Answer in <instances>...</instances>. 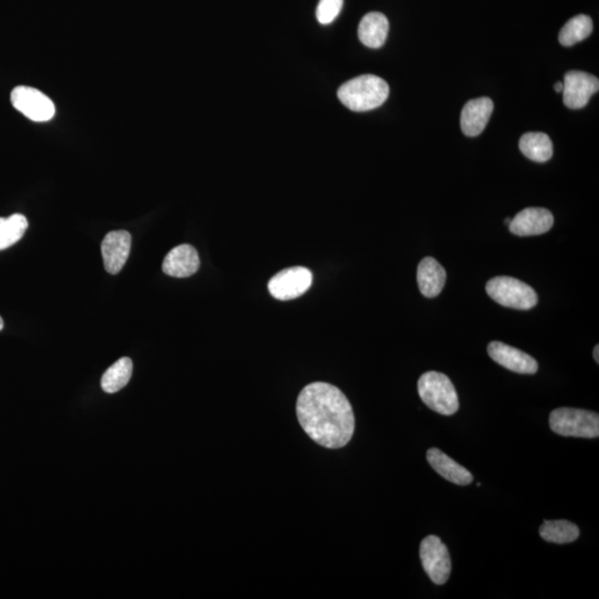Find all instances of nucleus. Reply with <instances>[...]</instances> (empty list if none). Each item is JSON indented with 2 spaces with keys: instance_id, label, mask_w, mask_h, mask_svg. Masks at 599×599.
Here are the masks:
<instances>
[{
  "instance_id": "4",
  "label": "nucleus",
  "mask_w": 599,
  "mask_h": 599,
  "mask_svg": "<svg viewBox=\"0 0 599 599\" xmlns=\"http://www.w3.org/2000/svg\"><path fill=\"white\" fill-rule=\"evenodd\" d=\"M549 427L558 436L595 438L599 437V416L586 409L559 408L549 416Z\"/></svg>"
},
{
  "instance_id": "3",
  "label": "nucleus",
  "mask_w": 599,
  "mask_h": 599,
  "mask_svg": "<svg viewBox=\"0 0 599 599\" xmlns=\"http://www.w3.org/2000/svg\"><path fill=\"white\" fill-rule=\"evenodd\" d=\"M419 397L427 407L442 416H453L458 411L459 402L456 388L446 374L429 371L418 379Z\"/></svg>"
},
{
  "instance_id": "14",
  "label": "nucleus",
  "mask_w": 599,
  "mask_h": 599,
  "mask_svg": "<svg viewBox=\"0 0 599 599\" xmlns=\"http://www.w3.org/2000/svg\"><path fill=\"white\" fill-rule=\"evenodd\" d=\"M492 99L482 97L469 100L461 113L462 132L467 137H476L483 133L493 113Z\"/></svg>"
},
{
  "instance_id": "15",
  "label": "nucleus",
  "mask_w": 599,
  "mask_h": 599,
  "mask_svg": "<svg viewBox=\"0 0 599 599\" xmlns=\"http://www.w3.org/2000/svg\"><path fill=\"white\" fill-rule=\"evenodd\" d=\"M419 291L428 299L436 298L442 292L447 281V271L436 259L424 258L417 268Z\"/></svg>"
},
{
  "instance_id": "21",
  "label": "nucleus",
  "mask_w": 599,
  "mask_h": 599,
  "mask_svg": "<svg viewBox=\"0 0 599 599\" xmlns=\"http://www.w3.org/2000/svg\"><path fill=\"white\" fill-rule=\"evenodd\" d=\"M593 32V20L586 15H578V16L568 20L559 33V43L565 47H571L573 44L583 42Z\"/></svg>"
},
{
  "instance_id": "18",
  "label": "nucleus",
  "mask_w": 599,
  "mask_h": 599,
  "mask_svg": "<svg viewBox=\"0 0 599 599\" xmlns=\"http://www.w3.org/2000/svg\"><path fill=\"white\" fill-rule=\"evenodd\" d=\"M519 149L535 162H546L553 156V142L544 133H527L519 140Z\"/></svg>"
},
{
  "instance_id": "1",
  "label": "nucleus",
  "mask_w": 599,
  "mask_h": 599,
  "mask_svg": "<svg viewBox=\"0 0 599 599\" xmlns=\"http://www.w3.org/2000/svg\"><path fill=\"white\" fill-rule=\"evenodd\" d=\"M297 416L304 432L327 448L346 447L356 428L351 403L341 389L329 383L314 382L302 389Z\"/></svg>"
},
{
  "instance_id": "24",
  "label": "nucleus",
  "mask_w": 599,
  "mask_h": 599,
  "mask_svg": "<svg viewBox=\"0 0 599 599\" xmlns=\"http://www.w3.org/2000/svg\"><path fill=\"white\" fill-rule=\"evenodd\" d=\"M554 89H555L556 93H563L564 83H556L555 84H554Z\"/></svg>"
},
{
  "instance_id": "10",
  "label": "nucleus",
  "mask_w": 599,
  "mask_h": 599,
  "mask_svg": "<svg viewBox=\"0 0 599 599\" xmlns=\"http://www.w3.org/2000/svg\"><path fill=\"white\" fill-rule=\"evenodd\" d=\"M487 352L493 361L509 371L518 374H535L537 372L538 363L535 358L506 343L493 341L488 344Z\"/></svg>"
},
{
  "instance_id": "12",
  "label": "nucleus",
  "mask_w": 599,
  "mask_h": 599,
  "mask_svg": "<svg viewBox=\"0 0 599 599\" xmlns=\"http://www.w3.org/2000/svg\"><path fill=\"white\" fill-rule=\"evenodd\" d=\"M132 249V236L124 230L112 231L103 240L102 253L104 269L110 274L122 271Z\"/></svg>"
},
{
  "instance_id": "16",
  "label": "nucleus",
  "mask_w": 599,
  "mask_h": 599,
  "mask_svg": "<svg viewBox=\"0 0 599 599\" xmlns=\"http://www.w3.org/2000/svg\"><path fill=\"white\" fill-rule=\"evenodd\" d=\"M427 457L429 466L434 468V471L447 479L448 482L462 486H468V484L473 482L471 472L467 471L466 467L459 466L458 463L447 457L441 449L429 448Z\"/></svg>"
},
{
  "instance_id": "25",
  "label": "nucleus",
  "mask_w": 599,
  "mask_h": 599,
  "mask_svg": "<svg viewBox=\"0 0 599 599\" xmlns=\"http://www.w3.org/2000/svg\"><path fill=\"white\" fill-rule=\"evenodd\" d=\"M594 358L599 363V346H596L595 349H594Z\"/></svg>"
},
{
  "instance_id": "20",
  "label": "nucleus",
  "mask_w": 599,
  "mask_h": 599,
  "mask_svg": "<svg viewBox=\"0 0 599 599\" xmlns=\"http://www.w3.org/2000/svg\"><path fill=\"white\" fill-rule=\"evenodd\" d=\"M539 535L546 542L555 544H569L579 537V528L568 521H547L539 528Z\"/></svg>"
},
{
  "instance_id": "5",
  "label": "nucleus",
  "mask_w": 599,
  "mask_h": 599,
  "mask_svg": "<svg viewBox=\"0 0 599 599\" xmlns=\"http://www.w3.org/2000/svg\"><path fill=\"white\" fill-rule=\"evenodd\" d=\"M486 293L503 307L516 309H531L536 306L538 297L532 287L511 277H496L489 280Z\"/></svg>"
},
{
  "instance_id": "23",
  "label": "nucleus",
  "mask_w": 599,
  "mask_h": 599,
  "mask_svg": "<svg viewBox=\"0 0 599 599\" xmlns=\"http://www.w3.org/2000/svg\"><path fill=\"white\" fill-rule=\"evenodd\" d=\"M343 0H319L317 8V18L319 24L329 25L336 20L341 13Z\"/></svg>"
},
{
  "instance_id": "2",
  "label": "nucleus",
  "mask_w": 599,
  "mask_h": 599,
  "mask_svg": "<svg viewBox=\"0 0 599 599\" xmlns=\"http://www.w3.org/2000/svg\"><path fill=\"white\" fill-rule=\"evenodd\" d=\"M388 93L386 80L374 74H362L343 83L339 89L338 97L352 112L362 113L382 106Z\"/></svg>"
},
{
  "instance_id": "17",
  "label": "nucleus",
  "mask_w": 599,
  "mask_h": 599,
  "mask_svg": "<svg viewBox=\"0 0 599 599\" xmlns=\"http://www.w3.org/2000/svg\"><path fill=\"white\" fill-rule=\"evenodd\" d=\"M388 28V20L383 14L368 13L358 25V38L364 46L377 49L386 43Z\"/></svg>"
},
{
  "instance_id": "11",
  "label": "nucleus",
  "mask_w": 599,
  "mask_h": 599,
  "mask_svg": "<svg viewBox=\"0 0 599 599\" xmlns=\"http://www.w3.org/2000/svg\"><path fill=\"white\" fill-rule=\"evenodd\" d=\"M553 224V214L547 209L527 208L518 212L508 226L516 236L531 237L548 232Z\"/></svg>"
},
{
  "instance_id": "7",
  "label": "nucleus",
  "mask_w": 599,
  "mask_h": 599,
  "mask_svg": "<svg viewBox=\"0 0 599 599\" xmlns=\"http://www.w3.org/2000/svg\"><path fill=\"white\" fill-rule=\"evenodd\" d=\"M419 557L431 581L437 585H443L451 575L452 564L447 547L437 536L429 535L423 539L419 546Z\"/></svg>"
},
{
  "instance_id": "13",
  "label": "nucleus",
  "mask_w": 599,
  "mask_h": 599,
  "mask_svg": "<svg viewBox=\"0 0 599 599\" xmlns=\"http://www.w3.org/2000/svg\"><path fill=\"white\" fill-rule=\"evenodd\" d=\"M200 268V258L196 249L190 244L173 248L163 260L162 271L173 278L193 276Z\"/></svg>"
},
{
  "instance_id": "22",
  "label": "nucleus",
  "mask_w": 599,
  "mask_h": 599,
  "mask_svg": "<svg viewBox=\"0 0 599 599\" xmlns=\"http://www.w3.org/2000/svg\"><path fill=\"white\" fill-rule=\"evenodd\" d=\"M27 228L28 221L24 214L15 213L9 218H0V251L17 243Z\"/></svg>"
},
{
  "instance_id": "6",
  "label": "nucleus",
  "mask_w": 599,
  "mask_h": 599,
  "mask_svg": "<svg viewBox=\"0 0 599 599\" xmlns=\"http://www.w3.org/2000/svg\"><path fill=\"white\" fill-rule=\"evenodd\" d=\"M15 109L34 123H47L56 114L53 100L40 90L27 86H18L10 94Z\"/></svg>"
},
{
  "instance_id": "9",
  "label": "nucleus",
  "mask_w": 599,
  "mask_h": 599,
  "mask_svg": "<svg viewBox=\"0 0 599 599\" xmlns=\"http://www.w3.org/2000/svg\"><path fill=\"white\" fill-rule=\"evenodd\" d=\"M563 100L569 109H582L598 92L599 80L583 72H569L564 78Z\"/></svg>"
},
{
  "instance_id": "19",
  "label": "nucleus",
  "mask_w": 599,
  "mask_h": 599,
  "mask_svg": "<svg viewBox=\"0 0 599 599\" xmlns=\"http://www.w3.org/2000/svg\"><path fill=\"white\" fill-rule=\"evenodd\" d=\"M133 364L129 358H123L113 364L102 378V388L106 393H117L123 389L133 376Z\"/></svg>"
},
{
  "instance_id": "8",
  "label": "nucleus",
  "mask_w": 599,
  "mask_h": 599,
  "mask_svg": "<svg viewBox=\"0 0 599 599\" xmlns=\"http://www.w3.org/2000/svg\"><path fill=\"white\" fill-rule=\"evenodd\" d=\"M312 272L308 268L292 267L282 270L268 283L270 294L281 301L297 299L312 286Z\"/></svg>"
},
{
  "instance_id": "26",
  "label": "nucleus",
  "mask_w": 599,
  "mask_h": 599,
  "mask_svg": "<svg viewBox=\"0 0 599 599\" xmlns=\"http://www.w3.org/2000/svg\"><path fill=\"white\" fill-rule=\"evenodd\" d=\"M4 329V319L2 317H0V331Z\"/></svg>"
}]
</instances>
